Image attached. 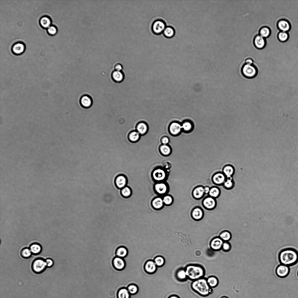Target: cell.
<instances>
[{"mask_svg":"<svg viewBox=\"0 0 298 298\" xmlns=\"http://www.w3.org/2000/svg\"><path fill=\"white\" fill-rule=\"evenodd\" d=\"M278 259L280 264L289 267L293 266L298 262V252L293 248L284 249L279 252Z\"/></svg>","mask_w":298,"mask_h":298,"instance_id":"cell-1","label":"cell"},{"mask_svg":"<svg viewBox=\"0 0 298 298\" xmlns=\"http://www.w3.org/2000/svg\"><path fill=\"white\" fill-rule=\"evenodd\" d=\"M192 289L200 296L205 297L210 294L212 288L208 285L207 279L203 278L193 281L191 284Z\"/></svg>","mask_w":298,"mask_h":298,"instance_id":"cell-2","label":"cell"},{"mask_svg":"<svg viewBox=\"0 0 298 298\" xmlns=\"http://www.w3.org/2000/svg\"><path fill=\"white\" fill-rule=\"evenodd\" d=\"M185 269L187 278L193 281L203 278L205 274L204 269L198 265H188Z\"/></svg>","mask_w":298,"mask_h":298,"instance_id":"cell-3","label":"cell"},{"mask_svg":"<svg viewBox=\"0 0 298 298\" xmlns=\"http://www.w3.org/2000/svg\"><path fill=\"white\" fill-rule=\"evenodd\" d=\"M241 72L243 76L247 79H252L257 75L258 70L256 65L253 63L249 65L244 62L241 68Z\"/></svg>","mask_w":298,"mask_h":298,"instance_id":"cell-4","label":"cell"},{"mask_svg":"<svg viewBox=\"0 0 298 298\" xmlns=\"http://www.w3.org/2000/svg\"><path fill=\"white\" fill-rule=\"evenodd\" d=\"M166 26V23L163 20L158 19L155 20L152 23L151 30L155 34L159 35L163 33Z\"/></svg>","mask_w":298,"mask_h":298,"instance_id":"cell-5","label":"cell"},{"mask_svg":"<svg viewBox=\"0 0 298 298\" xmlns=\"http://www.w3.org/2000/svg\"><path fill=\"white\" fill-rule=\"evenodd\" d=\"M167 174L163 168H157L155 169L152 173V177L155 182H164L166 180Z\"/></svg>","mask_w":298,"mask_h":298,"instance_id":"cell-6","label":"cell"},{"mask_svg":"<svg viewBox=\"0 0 298 298\" xmlns=\"http://www.w3.org/2000/svg\"><path fill=\"white\" fill-rule=\"evenodd\" d=\"M47 265L45 260L41 258L35 259L32 264V268L33 271L36 273H40L44 271Z\"/></svg>","mask_w":298,"mask_h":298,"instance_id":"cell-7","label":"cell"},{"mask_svg":"<svg viewBox=\"0 0 298 298\" xmlns=\"http://www.w3.org/2000/svg\"><path fill=\"white\" fill-rule=\"evenodd\" d=\"M290 269L289 267L280 264L278 265L275 269V273L279 277L284 278L287 277L290 272Z\"/></svg>","mask_w":298,"mask_h":298,"instance_id":"cell-8","label":"cell"},{"mask_svg":"<svg viewBox=\"0 0 298 298\" xmlns=\"http://www.w3.org/2000/svg\"><path fill=\"white\" fill-rule=\"evenodd\" d=\"M169 130L171 134L173 136L179 135L182 131L181 123L178 121H174L170 124Z\"/></svg>","mask_w":298,"mask_h":298,"instance_id":"cell-9","label":"cell"},{"mask_svg":"<svg viewBox=\"0 0 298 298\" xmlns=\"http://www.w3.org/2000/svg\"><path fill=\"white\" fill-rule=\"evenodd\" d=\"M154 188L157 194L160 195L166 194L168 191V185L164 182H156Z\"/></svg>","mask_w":298,"mask_h":298,"instance_id":"cell-10","label":"cell"},{"mask_svg":"<svg viewBox=\"0 0 298 298\" xmlns=\"http://www.w3.org/2000/svg\"><path fill=\"white\" fill-rule=\"evenodd\" d=\"M202 203L203 207L208 210L214 209L217 205L215 199L209 196L205 197L203 199Z\"/></svg>","mask_w":298,"mask_h":298,"instance_id":"cell-11","label":"cell"},{"mask_svg":"<svg viewBox=\"0 0 298 298\" xmlns=\"http://www.w3.org/2000/svg\"><path fill=\"white\" fill-rule=\"evenodd\" d=\"M114 183L116 187L121 189L127 185V179L123 175H118L115 179Z\"/></svg>","mask_w":298,"mask_h":298,"instance_id":"cell-12","label":"cell"},{"mask_svg":"<svg viewBox=\"0 0 298 298\" xmlns=\"http://www.w3.org/2000/svg\"><path fill=\"white\" fill-rule=\"evenodd\" d=\"M226 178L223 172H218L214 174L212 177V182L217 185H223Z\"/></svg>","mask_w":298,"mask_h":298,"instance_id":"cell-13","label":"cell"},{"mask_svg":"<svg viewBox=\"0 0 298 298\" xmlns=\"http://www.w3.org/2000/svg\"><path fill=\"white\" fill-rule=\"evenodd\" d=\"M224 242L219 237H215L212 239L210 242V248L213 250L219 251L222 249Z\"/></svg>","mask_w":298,"mask_h":298,"instance_id":"cell-14","label":"cell"},{"mask_svg":"<svg viewBox=\"0 0 298 298\" xmlns=\"http://www.w3.org/2000/svg\"><path fill=\"white\" fill-rule=\"evenodd\" d=\"M81 106L84 108H88L92 105L93 100L91 97L89 95H85L82 96L79 100Z\"/></svg>","mask_w":298,"mask_h":298,"instance_id":"cell-15","label":"cell"},{"mask_svg":"<svg viewBox=\"0 0 298 298\" xmlns=\"http://www.w3.org/2000/svg\"><path fill=\"white\" fill-rule=\"evenodd\" d=\"M277 27L281 31L288 32L290 29L291 25L289 22L285 19L280 20L277 24Z\"/></svg>","mask_w":298,"mask_h":298,"instance_id":"cell-16","label":"cell"},{"mask_svg":"<svg viewBox=\"0 0 298 298\" xmlns=\"http://www.w3.org/2000/svg\"><path fill=\"white\" fill-rule=\"evenodd\" d=\"M191 216L192 218L196 221L201 219L204 216V212L202 209L199 207L194 208L191 210Z\"/></svg>","mask_w":298,"mask_h":298,"instance_id":"cell-17","label":"cell"},{"mask_svg":"<svg viewBox=\"0 0 298 298\" xmlns=\"http://www.w3.org/2000/svg\"><path fill=\"white\" fill-rule=\"evenodd\" d=\"M112 263L114 268L118 271L123 269L125 265V262L123 258L117 256L113 258Z\"/></svg>","mask_w":298,"mask_h":298,"instance_id":"cell-18","label":"cell"},{"mask_svg":"<svg viewBox=\"0 0 298 298\" xmlns=\"http://www.w3.org/2000/svg\"><path fill=\"white\" fill-rule=\"evenodd\" d=\"M25 49L24 44L21 42H17L13 45L12 47L13 52L16 55L22 54Z\"/></svg>","mask_w":298,"mask_h":298,"instance_id":"cell-19","label":"cell"},{"mask_svg":"<svg viewBox=\"0 0 298 298\" xmlns=\"http://www.w3.org/2000/svg\"><path fill=\"white\" fill-rule=\"evenodd\" d=\"M205 194L204 187L199 186L195 187L192 192V195L195 199L198 200L203 197Z\"/></svg>","mask_w":298,"mask_h":298,"instance_id":"cell-20","label":"cell"},{"mask_svg":"<svg viewBox=\"0 0 298 298\" xmlns=\"http://www.w3.org/2000/svg\"><path fill=\"white\" fill-rule=\"evenodd\" d=\"M124 74L122 71H113L111 74V77L114 82L118 83L122 82L124 78Z\"/></svg>","mask_w":298,"mask_h":298,"instance_id":"cell-21","label":"cell"},{"mask_svg":"<svg viewBox=\"0 0 298 298\" xmlns=\"http://www.w3.org/2000/svg\"><path fill=\"white\" fill-rule=\"evenodd\" d=\"M254 43L255 46L258 49H262L265 46L266 40L264 38L260 35H258L254 38Z\"/></svg>","mask_w":298,"mask_h":298,"instance_id":"cell-22","label":"cell"},{"mask_svg":"<svg viewBox=\"0 0 298 298\" xmlns=\"http://www.w3.org/2000/svg\"><path fill=\"white\" fill-rule=\"evenodd\" d=\"M148 130V126L147 123L144 121H141L138 123L136 126V131L140 135H143L146 134Z\"/></svg>","mask_w":298,"mask_h":298,"instance_id":"cell-23","label":"cell"},{"mask_svg":"<svg viewBox=\"0 0 298 298\" xmlns=\"http://www.w3.org/2000/svg\"><path fill=\"white\" fill-rule=\"evenodd\" d=\"M235 171V168L233 166L230 165H227L224 166L222 170V172L226 178H232Z\"/></svg>","mask_w":298,"mask_h":298,"instance_id":"cell-24","label":"cell"},{"mask_svg":"<svg viewBox=\"0 0 298 298\" xmlns=\"http://www.w3.org/2000/svg\"><path fill=\"white\" fill-rule=\"evenodd\" d=\"M182 130L186 133H189L193 130L194 125L192 122L189 120H185L181 123Z\"/></svg>","mask_w":298,"mask_h":298,"instance_id":"cell-25","label":"cell"},{"mask_svg":"<svg viewBox=\"0 0 298 298\" xmlns=\"http://www.w3.org/2000/svg\"><path fill=\"white\" fill-rule=\"evenodd\" d=\"M157 267L152 260H149L146 263L144 268L146 272L150 274L154 273L156 270Z\"/></svg>","mask_w":298,"mask_h":298,"instance_id":"cell-26","label":"cell"},{"mask_svg":"<svg viewBox=\"0 0 298 298\" xmlns=\"http://www.w3.org/2000/svg\"><path fill=\"white\" fill-rule=\"evenodd\" d=\"M152 205L155 209H159L163 207L164 204L163 199L160 197H157L154 198L152 201Z\"/></svg>","mask_w":298,"mask_h":298,"instance_id":"cell-27","label":"cell"},{"mask_svg":"<svg viewBox=\"0 0 298 298\" xmlns=\"http://www.w3.org/2000/svg\"><path fill=\"white\" fill-rule=\"evenodd\" d=\"M163 34L165 37L171 38L175 35V30L174 28L172 26H166L163 31Z\"/></svg>","mask_w":298,"mask_h":298,"instance_id":"cell-28","label":"cell"},{"mask_svg":"<svg viewBox=\"0 0 298 298\" xmlns=\"http://www.w3.org/2000/svg\"><path fill=\"white\" fill-rule=\"evenodd\" d=\"M39 22L40 25L42 28L47 29L51 25L52 21L51 18L49 16H45L40 18Z\"/></svg>","mask_w":298,"mask_h":298,"instance_id":"cell-29","label":"cell"},{"mask_svg":"<svg viewBox=\"0 0 298 298\" xmlns=\"http://www.w3.org/2000/svg\"><path fill=\"white\" fill-rule=\"evenodd\" d=\"M117 297V298H130V294L127 288H122L118 290Z\"/></svg>","mask_w":298,"mask_h":298,"instance_id":"cell-30","label":"cell"},{"mask_svg":"<svg viewBox=\"0 0 298 298\" xmlns=\"http://www.w3.org/2000/svg\"><path fill=\"white\" fill-rule=\"evenodd\" d=\"M29 248L32 253L34 255L39 254L42 250L41 246L39 244L37 243L31 244L30 245Z\"/></svg>","mask_w":298,"mask_h":298,"instance_id":"cell-31","label":"cell"},{"mask_svg":"<svg viewBox=\"0 0 298 298\" xmlns=\"http://www.w3.org/2000/svg\"><path fill=\"white\" fill-rule=\"evenodd\" d=\"M127 250L125 247L120 246L117 249L116 251V256L123 258L127 256Z\"/></svg>","mask_w":298,"mask_h":298,"instance_id":"cell-32","label":"cell"},{"mask_svg":"<svg viewBox=\"0 0 298 298\" xmlns=\"http://www.w3.org/2000/svg\"><path fill=\"white\" fill-rule=\"evenodd\" d=\"M176 276L179 280L181 281H184L187 279L185 270L183 268H180L177 271Z\"/></svg>","mask_w":298,"mask_h":298,"instance_id":"cell-33","label":"cell"},{"mask_svg":"<svg viewBox=\"0 0 298 298\" xmlns=\"http://www.w3.org/2000/svg\"><path fill=\"white\" fill-rule=\"evenodd\" d=\"M220 194V189L217 187L214 186L210 188L208 195L209 196L215 199L219 196Z\"/></svg>","mask_w":298,"mask_h":298,"instance_id":"cell-34","label":"cell"},{"mask_svg":"<svg viewBox=\"0 0 298 298\" xmlns=\"http://www.w3.org/2000/svg\"><path fill=\"white\" fill-rule=\"evenodd\" d=\"M159 150L161 153L164 156L169 155L171 151V148L168 145L162 144L160 146Z\"/></svg>","mask_w":298,"mask_h":298,"instance_id":"cell-35","label":"cell"},{"mask_svg":"<svg viewBox=\"0 0 298 298\" xmlns=\"http://www.w3.org/2000/svg\"><path fill=\"white\" fill-rule=\"evenodd\" d=\"M271 31L268 26H264L261 27L260 30L259 35L265 38H268L270 35Z\"/></svg>","mask_w":298,"mask_h":298,"instance_id":"cell-36","label":"cell"},{"mask_svg":"<svg viewBox=\"0 0 298 298\" xmlns=\"http://www.w3.org/2000/svg\"><path fill=\"white\" fill-rule=\"evenodd\" d=\"M140 136V134L137 131H134L129 134L128 138L130 141L134 142H136L139 139Z\"/></svg>","mask_w":298,"mask_h":298,"instance_id":"cell-37","label":"cell"},{"mask_svg":"<svg viewBox=\"0 0 298 298\" xmlns=\"http://www.w3.org/2000/svg\"><path fill=\"white\" fill-rule=\"evenodd\" d=\"M206 279L208 285L211 288L215 287L218 284V280L215 277L210 276Z\"/></svg>","mask_w":298,"mask_h":298,"instance_id":"cell-38","label":"cell"},{"mask_svg":"<svg viewBox=\"0 0 298 298\" xmlns=\"http://www.w3.org/2000/svg\"><path fill=\"white\" fill-rule=\"evenodd\" d=\"M219 237L224 242H227L231 239V235L229 231L224 230L220 234Z\"/></svg>","mask_w":298,"mask_h":298,"instance_id":"cell-39","label":"cell"},{"mask_svg":"<svg viewBox=\"0 0 298 298\" xmlns=\"http://www.w3.org/2000/svg\"><path fill=\"white\" fill-rule=\"evenodd\" d=\"M120 194L124 198L130 197L132 194V191L130 187L126 186L120 190Z\"/></svg>","mask_w":298,"mask_h":298,"instance_id":"cell-40","label":"cell"},{"mask_svg":"<svg viewBox=\"0 0 298 298\" xmlns=\"http://www.w3.org/2000/svg\"><path fill=\"white\" fill-rule=\"evenodd\" d=\"M223 185L226 189H232L234 186V182L232 178H226Z\"/></svg>","mask_w":298,"mask_h":298,"instance_id":"cell-41","label":"cell"},{"mask_svg":"<svg viewBox=\"0 0 298 298\" xmlns=\"http://www.w3.org/2000/svg\"><path fill=\"white\" fill-rule=\"evenodd\" d=\"M289 35L287 32L280 31L278 34V38L279 41L285 42L288 38Z\"/></svg>","mask_w":298,"mask_h":298,"instance_id":"cell-42","label":"cell"},{"mask_svg":"<svg viewBox=\"0 0 298 298\" xmlns=\"http://www.w3.org/2000/svg\"><path fill=\"white\" fill-rule=\"evenodd\" d=\"M32 253L29 248H27L23 249L21 251V255L23 258H27L31 256Z\"/></svg>","mask_w":298,"mask_h":298,"instance_id":"cell-43","label":"cell"},{"mask_svg":"<svg viewBox=\"0 0 298 298\" xmlns=\"http://www.w3.org/2000/svg\"><path fill=\"white\" fill-rule=\"evenodd\" d=\"M162 199L164 204L166 205H171L173 201V198L172 197L169 195H165L163 197Z\"/></svg>","mask_w":298,"mask_h":298,"instance_id":"cell-44","label":"cell"},{"mask_svg":"<svg viewBox=\"0 0 298 298\" xmlns=\"http://www.w3.org/2000/svg\"><path fill=\"white\" fill-rule=\"evenodd\" d=\"M154 261L157 267H161L164 264L165 260L162 256H158L155 258Z\"/></svg>","mask_w":298,"mask_h":298,"instance_id":"cell-45","label":"cell"},{"mask_svg":"<svg viewBox=\"0 0 298 298\" xmlns=\"http://www.w3.org/2000/svg\"><path fill=\"white\" fill-rule=\"evenodd\" d=\"M127 289L131 295L136 294L138 290L137 286L134 284H131L129 285L127 288Z\"/></svg>","mask_w":298,"mask_h":298,"instance_id":"cell-46","label":"cell"},{"mask_svg":"<svg viewBox=\"0 0 298 298\" xmlns=\"http://www.w3.org/2000/svg\"><path fill=\"white\" fill-rule=\"evenodd\" d=\"M47 32L48 33L51 35H54L56 34L57 30L56 26L51 25L47 29Z\"/></svg>","mask_w":298,"mask_h":298,"instance_id":"cell-47","label":"cell"},{"mask_svg":"<svg viewBox=\"0 0 298 298\" xmlns=\"http://www.w3.org/2000/svg\"><path fill=\"white\" fill-rule=\"evenodd\" d=\"M230 249V244L227 242H224L222 247V249L225 251H228Z\"/></svg>","mask_w":298,"mask_h":298,"instance_id":"cell-48","label":"cell"},{"mask_svg":"<svg viewBox=\"0 0 298 298\" xmlns=\"http://www.w3.org/2000/svg\"><path fill=\"white\" fill-rule=\"evenodd\" d=\"M45 261L46 262L47 265V267H51L53 265V260L50 258H47L46 259Z\"/></svg>","mask_w":298,"mask_h":298,"instance_id":"cell-49","label":"cell"},{"mask_svg":"<svg viewBox=\"0 0 298 298\" xmlns=\"http://www.w3.org/2000/svg\"><path fill=\"white\" fill-rule=\"evenodd\" d=\"M162 144L168 145L169 142V138L166 136L162 137L161 140Z\"/></svg>","mask_w":298,"mask_h":298,"instance_id":"cell-50","label":"cell"},{"mask_svg":"<svg viewBox=\"0 0 298 298\" xmlns=\"http://www.w3.org/2000/svg\"><path fill=\"white\" fill-rule=\"evenodd\" d=\"M115 70L118 71H122L123 67L122 64L120 63H117L114 66Z\"/></svg>","mask_w":298,"mask_h":298,"instance_id":"cell-51","label":"cell"},{"mask_svg":"<svg viewBox=\"0 0 298 298\" xmlns=\"http://www.w3.org/2000/svg\"><path fill=\"white\" fill-rule=\"evenodd\" d=\"M204 189L205 194H208L210 189V188L208 186H206L204 187Z\"/></svg>","mask_w":298,"mask_h":298,"instance_id":"cell-52","label":"cell"},{"mask_svg":"<svg viewBox=\"0 0 298 298\" xmlns=\"http://www.w3.org/2000/svg\"><path fill=\"white\" fill-rule=\"evenodd\" d=\"M168 298H181L180 297L177 295H172L169 297Z\"/></svg>","mask_w":298,"mask_h":298,"instance_id":"cell-53","label":"cell"},{"mask_svg":"<svg viewBox=\"0 0 298 298\" xmlns=\"http://www.w3.org/2000/svg\"><path fill=\"white\" fill-rule=\"evenodd\" d=\"M220 298H228V297H226V296H223V297H221Z\"/></svg>","mask_w":298,"mask_h":298,"instance_id":"cell-54","label":"cell"},{"mask_svg":"<svg viewBox=\"0 0 298 298\" xmlns=\"http://www.w3.org/2000/svg\"><path fill=\"white\" fill-rule=\"evenodd\" d=\"M297 275H298V272H297Z\"/></svg>","mask_w":298,"mask_h":298,"instance_id":"cell-55","label":"cell"}]
</instances>
